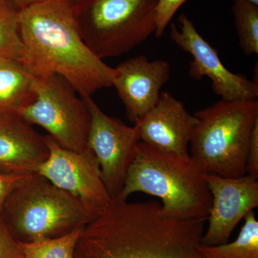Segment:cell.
I'll return each mask as SVG.
<instances>
[{"label":"cell","instance_id":"cell-1","mask_svg":"<svg viewBox=\"0 0 258 258\" xmlns=\"http://www.w3.org/2000/svg\"><path fill=\"white\" fill-rule=\"evenodd\" d=\"M205 222L167 216L159 202L112 198L82 229L75 258H203Z\"/></svg>","mask_w":258,"mask_h":258},{"label":"cell","instance_id":"cell-2","mask_svg":"<svg viewBox=\"0 0 258 258\" xmlns=\"http://www.w3.org/2000/svg\"><path fill=\"white\" fill-rule=\"evenodd\" d=\"M23 63L35 77L62 76L82 98L113 86L115 68L105 63L83 41L72 5L45 0L20 12Z\"/></svg>","mask_w":258,"mask_h":258},{"label":"cell","instance_id":"cell-3","mask_svg":"<svg viewBox=\"0 0 258 258\" xmlns=\"http://www.w3.org/2000/svg\"><path fill=\"white\" fill-rule=\"evenodd\" d=\"M206 172L190 156L162 152L139 142L137 153L117 199L143 192L161 200L167 216L205 219L212 205Z\"/></svg>","mask_w":258,"mask_h":258},{"label":"cell","instance_id":"cell-4","mask_svg":"<svg viewBox=\"0 0 258 258\" xmlns=\"http://www.w3.org/2000/svg\"><path fill=\"white\" fill-rule=\"evenodd\" d=\"M96 215L78 199L37 173L15 184L0 211V219L18 242L54 238L81 229Z\"/></svg>","mask_w":258,"mask_h":258},{"label":"cell","instance_id":"cell-5","mask_svg":"<svg viewBox=\"0 0 258 258\" xmlns=\"http://www.w3.org/2000/svg\"><path fill=\"white\" fill-rule=\"evenodd\" d=\"M194 115L199 121L190 141V157L208 174L245 175L249 138L258 120L257 100L221 99Z\"/></svg>","mask_w":258,"mask_h":258},{"label":"cell","instance_id":"cell-6","mask_svg":"<svg viewBox=\"0 0 258 258\" xmlns=\"http://www.w3.org/2000/svg\"><path fill=\"white\" fill-rule=\"evenodd\" d=\"M157 0H80L73 5L83 41L99 58L127 53L156 30Z\"/></svg>","mask_w":258,"mask_h":258},{"label":"cell","instance_id":"cell-7","mask_svg":"<svg viewBox=\"0 0 258 258\" xmlns=\"http://www.w3.org/2000/svg\"><path fill=\"white\" fill-rule=\"evenodd\" d=\"M77 93L59 75L36 77L34 99L16 114L29 124L45 128L64 149L83 152L88 147L91 113Z\"/></svg>","mask_w":258,"mask_h":258},{"label":"cell","instance_id":"cell-8","mask_svg":"<svg viewBox=\"0 0 258 258\" xmlns=\"http://www.w3.org/2000/svg\"><path fill=\"white\" fill-rule=\"evenodd\" d=\"M49 149L47 160L36 172L57 187L80 200L97 215L111 200L102 179L101 169L92 151L74 152L61 147L50 135L44 137Z\"/></svg>","mask_w":258,"mask_h":258},{"label":"cell","instance_id":"cell-9","mask_svg":"<svg viewBox=\"0 0 258 258\" xmlns=\"http://www.w3.org/2000/svg\"><path fill=\"white\" fill-rule=\"evenodd\" d=\"M91 113L87 147L99 164L102 179L111 198L118 196L140 142L135 125L128 126L108 116L91 97L83 98Z\"/></svg>","mask_w":258,"mask_h":258},{"label":"cell","instance_id":"cell-10","mask_svg":"<svg viewBox=\"0 0 258 258\" xmlns=\"http://www.w3.org/2000/svg\"><path fill=\"white\" fill-rule=\"evenodd\" d=\"M179 28L171 24L172 41L193 57L189 76L197 81L210 78L217 96L226 101L257 100L258 84L243 74L230 72L222 63L218 52L199 33L195 24L182 13L178 18Z\"/></svg>","mask_w":258,"mask_h":258},{"label":"cell","instance_id":"cell-11","mask_svg":"<svg viewBox=\"0 0 258 258\" xmlns=\"http://www.w3.org/2000/svg\"><path fill=\"white\" fill-rule=\"evenodd\" d=\"M212 205L202 245L215 246L229 242L237 224L258 207V181L245 174L239 177L207 176Z\"/></svg>","mask_w":258,"mask_h":258},{"label":"cell","instance_id":"cell-12","mask_svg":"<svg viewBox=\"0 0 258 258\" xmlns=\"http://www.w3.org/2000/svg\"><path fill=\"white\" fill-rule=\"evenodd\" d=\"M115 69L113 86L135 124L157 104L161 88L170 78V64L141 55L123 61Z\"/></svg>","mask_w":258,"mask_h":258},{"label":"cell","instance_id":"cell-13","mask_svg":"<svg viewBox=\"0 0 258 258\" xmlns=\"http://www.w3.org/2000/svg\"><path fill=\"white\" fill-rule=\"evenodd\" d=\"M198 121L182 102L164 91L157 104L134 125L140 142L162 152L189 157L190 141Z\"/></svg>","mask_w":258,"mask_h":258},{"label":"cell","instance_id":"cell-14","mask_svg":"<svg viewBox=\"0 0 258 258\" xmlns=\"http://www.w3.org/2000/svg\"><path fill=\"white\" fill-rule=\"evenodd\" d=\"M44 137L18 115L0 114V173L26 175L47 160Z\"/></svg>","mask_w":258,"mask_h":258},{"label":"cell","instance_id":"cell-15","mask_svg":"<svg viewBox=\"0 0 258 258\" xmlns=\"http://www.w3.org/2000/svg\"><path fill=\"white\" fill-rule=\"evenodd\" d=\"M35 79L23 62L0 58V114H16L31 103Z\"/></svg>","mask_w":258,"mask_h":258},{"label":"cell","instance_id":"cell-16","mask_svg":"<svg viewBox=\"0 0 258 258\" xmlns=\"http://www.w3.org/2000/svg\"><path fill=\"white\" fill-rule=\"evenodd\" d=\"M238 237L232 242L215 246L201 245L203 258H258V222L253 211L244 217Z\"/></svg>","mask_w":258,"mask_h":258},{"label":"cell","instance_id":"cell-17","mask_svg":"<svg viewBox=\"0 0 258 258\" xmlns=\"http://www.w3.org/2000/svg\"><path fill=\"white\" fill-rule=\"evenodd\" d=\"M21 9L11 0H0V58L23 62L25 48L20 34Z\"/></svg>","mask_w":258,"mask_h":258},{"label":"cell","instance_id":"cell-18","mask_svg":"<svg viewBox=\"0 0 258 258\" xmlns=\"http://www.w3.org/2000/svg\"><path fill=\"white\" fill-rule=\"evenodd\" d=\"M239 45L246 55L258 53V5L234 0L232 6Z\"/></svg>","mask_w":258,"mask_h":258},{"label":"cell","instance_id":"cell-19","mask_svg":"<svg viewBox=\"0 0 258 258\" xmlns=\"http://www.w3.org/2000/svg\"><path fill=\"white\" fill-rule=\"evenodd\" d=\"M83 228L54 238L18 244L24 258H75L76 244Z\"/></svg>","mask_w":258,"mask_h":258},{"label":"cell","instance_id":"cell-20","mask_svg":"<svg viewBox=\"0 0 258 258\" xmlns=\"http://www.w3.org/2000/svg\"><path fill=\"white\" fill-rule=\"evenodd\" d=\"M186 1L187 0H157L154 32L156 37L159 38L164 35L174 15Z\"/></svg>","mask_w":258,"mask_h":258},{"label":"cell","instance_id":"cell-21","mask_svg":"<svg viewBox=\"0 0 258 258\" xmlns=\"http://www.w3.org/2000/svg\"><path fill=\"white\" fill-rule=\"evenodd\" d=\"M0 258H24L18 242L0 219Z\"/></svg>","mask_w":258,"mask_h":258},{"label":"cell","instance_id":"cell-22","mask_svg":"<svg viewBox=\"0 0 258 258\" xmlns=\"http://www.w3.org/2000/svg\"><path fill=\"white\" fill-rule=\"evenodd\" d=\"M246 174L258 179V120L252 128L247 147Z\"/></svg>","mask_w":258,"mask_h":258},{"label":"cell","instance_id":"cell-23","mask_svg":"<svg viewBox=\"0 0 258 258\" xmlns=\"http://www.w3.org/2000/svg\"><path fill=\"white\" fill-rule=\"evenodd\" d=\"M25 175H13L0 173V211L7 197L15 184Z\"/></svg>","mask_w":258,"mask_h":258},{"label":"cell","instance_id":"cell-24","mask_svg":"<svg viewBox=\"0 0 258 258\" xmlns=\"http://www.w3.org/2000/svg\"><path fill=\"white\" fill-rule=\"evenodd\" d=\"M13 3H15L20 9L28 8L32 5L37 4V3H42L45 0H11Z\"/></svg>","mask_w":258,"mask_h":258},{"label":"cell","instance_id":"cell-25","mask_svg":"<svg viewBox=\"0 0 258 258\" xmlns=\"http://www.w3.org/2000/svg\"><path fill=\"white\" fill-rule=\"evenodd\" d=\"M64 1L67 2L69 4L71 5H74L76 3H77L78 2L80 1V0H64Z\"/></svg>","mask_w":258,"mask_h":258},{"label":"cell","instance_id":"cell-26","mask_svg":"<svg viewBox=\"0 0 258 258\" xmlns=\"http://www.w3.org/2000/svg\"><path fill=\"white\" fill-rule=\"evenodd\" d=\"M248 1L254 5H258V0H248Z\"/></svg>","mask_w":258,"mask_h":258}]
</instances>
